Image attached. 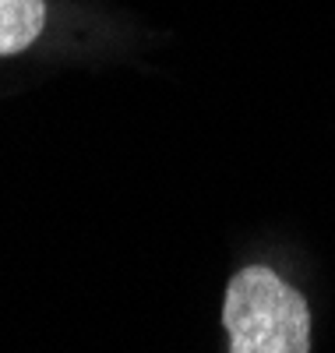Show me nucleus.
Listing matches in <instances>:
<instances>
[{"mask_svg":"<svg viewBox=\"0 0 335 353\" xmlns=\"http://www.w3.org/2000/svg\"><path fill=\"white\" fill-rule=\"evenodd\" d=\"M46 25L43 0H0V57L32 46Z\"/></svg>","mask_w":335,"mask_h":353,"instance_id":"2","label":"nucleus"},{"mask_svg":"<svg viewBox=\"0 0 335 353\" xmlns=\"http://www.w3.org/2000/svg\"><path fill=\"white\" fill-rule=\"evenodd\" d=\"M223 325L230 332V353H311L307 301L261 265L233 276Z\"/></svg>","mask_w":335,"mask_h":353,"instance_id":"1","label":"nucleus"}]
</instances>
